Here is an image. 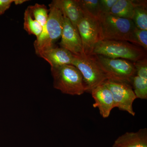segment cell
Masks as SVG:
<instances>
[{
    "instance_id": "cell-13",
    "label": "cell",
    "mask_w": 147,
    "mask_h": 147,
    "mask_svg": "<svg viewBox=\"0 0 147 147\" xmlns=\"http://www.w3.org/2000/svg\"><path fill=\"white\" fill-rule=\"evenodd\" d=\"M140 5H147V1L118 0L109 13L117 17L131 20L134 9Z\"/></svg>"
},
{
    "instance_id": "cell-11",
    "label": "cell",
    "mask_w": 147,
    "mask_h": 147,
    "mask_svg": "<svg viewBox=\"0 0 147 147\" xmlns=\"http://www.w3.org/2000/svg\"><path fill=\"white\" fill-rule=\"evenodd\" d=\"M37 55L47 61L51 67L71 65L74 58V55L61 47H52L42 51Z\"/></svg>"
},
{
    "instance_id": "cell-3",
    "label": "cell",
    "mask_w": 147,
    "mask_h": 147,
    "mask_svg": "<svg viewBox=\"0 0 147 147\" xmlns=\"http://www.w3.org/2000/svg\"><path fill=\"white\" fill-rule=\"evenodd\" d=\"M98 20L102 40H122L132 44L136 27L132 20L109 13H101Z\"/></svg>"
},
{
    "instance_id": "cell-6",
    "label": "cell",
    "mask_w": 147,
    "mask_h": 147,
    "mask_svg": "<svg viewBox=\"0 0 147 147\" xmlns=\"http://www.w3.org/2000/svg\"><path fill=\"white\" fill-rule=\"evenodd\" d=\"M98 63L108 79L131 84L136 75L134 63L121 59H113L94 55Z\"/></svg>"
},
{
    "instance_id": "cell-23",
    "label": "cell",
    "mask_w": 147,
    "mask_h": 147,
    "mask_svg": "<svg viewBox=\"0 0 147 147\" xmlns=\"http://www.w3.org/2000/svg\"><path fill=\"white\" fill-rule=\"evenodd\" d=\"M13 1L14 0H0V16L9 9Z\"/></svg>"
},
{
    "instance_id": "cell-19",
    "label": "cell",
    "mask_w": 147,
    "mask_h": 147,
    "mask_svg": "<svg viewBox=\"0 0 147 147\" xmlns=\"http://www.w3.org/2000/svg\"><path fill=\"white\" fill-rule=\"evenodd\" d=\"M137 98L147 99V80L135 75L131 84Z\"/></svg>"
},
{
    "instance_id": "cell-12",
    "label": "cell",
    "mask_w": 147,
    "mask_h": 147,
    "mask_svg": "<svg viewBox=\"0 0 147 147\" xmlns=\"http://www.w3.org/2000/svg\"><path fill=\"white\" fill-rule=\"evenodd\" d=\"M113 147H147V129L126 132L116 139Z\"/></svg>"
},
{
    "instance_id": "cell-7",
    "label": "cell",
    "mask_w": 147,
    "mask_h": 147,
    "mask_svg": "<svg viewBox=\"0 0 147 147\" xmlns=\"http://www.w3.org/2000/svg\"><path fill=\"white\" fill-rule=\"evenodd\" d=\"M104 84L112 93L115 108L135 116L133 103L137 98L131 84L111 79L107 80Z\"/></svg>"
},
{
    "instance_id": "cell-4",
    "label": "cell",
    "mask_w": 147,
    "mask_h": 147,
    "mask_svg": "<svg viewBox=\"0 0 147 147\" xmlns=\"http://www.w3.org/2000/svg\"><path fill=\"white\" fill-rule=\"evenodd\" d=\"M53 87L64 94L81 95L85 92L83 76L71 65L51 67Z\"/></svg>"
},
{
    "instance_id": "cell-24",
    "label": "cell",
    "mask_w": 147,
    "mask_h": 147,
    "mask_svg": "<svg viewBox=\"0 0 147 147\" xmlns=\"http://www.w3.org/2000/svg\"><path fill=\"white\" fill-rule=\"evenodd\" d=\"M27 1H27V0H14L13 3L16 5H20L22 4Z\"/></svg>"
},
{
    "instance_id": "cell-21",
    "label": "cell",
    "mask_w": 147,
    "mask_h": 147,
    "mask_svg": "<svg viewBox=\"0 0 147 147\" xmlns=\"http://www.w3.org/2000/svg\"><path fill=\"white\" fill-rule=\"evenodd\" d=\"M134 65L136 69V75L147 80V57L134 62Z\"/></svg>"
},
{
    "instance_id": "cell-10",
    "label": "cell",
    "mask_w": 147,
    "mask_h": 147,
    "mask_svg": "<svg viewBox=\"0 0 147 147\" xmlns=\"http://www.w3.org/2000/svg\"><path fill=\"white\" fill-rule=\"evenodd\" d=\"M91 94L95 101L93 104V107L98 108L102 117H108L111 111L115 108L113 95L110 90L103 84L94 88Z\"/></svg>"
},
{
    "instance_id": "cell-22",
    "label": "cell",
    "mask_w": 147,
    "mask_h": 147,
    "mask_svg": "<svg viewBox=\"0 0 147 147\" xmlns=\"http://www.w3.org/2000/svg\"><path fill=\"white\" fill-rule=\"evenodd\" d=\"M118 0H99L100 11L102 13H109Z\"/></svg>"
},
{
    "instance_id": "cell-15",
    "label": "cell",
    "mask_w": 147,
    "mask_h": 147,
    "mask_svg": "<svg viewBox=\"0 0 147 147\" xmlns=\"http://www.w3.org/2000/svg\"><path fill=\"white\" fill-rule=\"evenodd\" d=\"M84 16L98 19L101 14L99 0H76Z\"/></svg>"
},
{
    "instance_id": "cell-20",
    "label": "cell",
    "mask_w": 147,
    "mask_h": 147,
    "mask_svg": "<svg viewBox=\"0 0 147 147\" xmlns=\"http://www.w3.org/2000/svg\"><path fill=\"white\" fill-rule=\"evenodd\" d=\"M132 44L147 50V30L135 28L133 34Z\"/></svg>"
},
{
    "instance_id": "cell-9",
    "label": "cell",
    "mask_w": 147,
    "mask_h": 147,
    "mask_svg": "<svg viewBox=\"0 0 147 147\" xmlns=\"http://www.w3.org/2000/svg\"><path fill=\"white\" fill-rule=\"evenodd\" d=\"M64 18L63 29L60 45L75 56L84 55L82 39L78 29L73 26L68 18L64 16Z\"/></svg>"
},
{
    "instance_id": "cell-16",
    "label": "cell",
    "mask_w": 147,
    "mask_h": 147,
    "mask_svg": "<svg viewBox=\"0 0 147 147\" xmlns=\"http://www.w3.org/2000/svg\"><path fill=\"white\" fill-rule=\"evenodd\" d=\"M33 17L42 26V28L47 23L49 16V10L43 4L36 3L28 7Z\"/></svg>"
},
{
    "instance_id": "cell-2",
    "label": "cell",
    "mask_w": 147,
    "mask_h": 147,
    "mask_svg": "<svg viewBox=\"0 0 147 147\" xmlns=\"http://www.w3.org/2000/svg\"><path fill=\"white\" fill-rule=\"evenodd\" d=\"M92 55L124 59L134 63L147 57L146 51L143 48L122 40H100L95 46Z\"/></svg>"
},
{
    "instance_id": "cell-5",
    "label": "cell",
    "mask_w": 147,
    "mask_h": 147,
    "mask_svg": "<svg viewBox=\"0 0 147 147\" xmlns=\"http://www.w3.org/2000/svg\"><path fill=\"white\" fill-rule=\"evenodd\" d=\"M71 65L74 66L82 74L85 92H86L91 94L94 88L104 84L108 79L94 55H74Z\"/></svg>"
},
{
    "instance_id": "cell-1",
    "label": "cell",
    "mask_w": 147,
    "mask_h": 147,
    "mask_svg": "<svg viewBox=\"0 0 147 147\" xmlns=\"http://www.w3.org/2000/svg\"><path fill=\"white\" fill-rule=\"evenodd\" d=\"M49 13L47 23L40 36L34 43L36 55L44 50L54 47L55 42L61 37L64 25V16L57 0L49 4Z\"/></svg>"
},
{
    "instance_id": "cell-14",
    "label": "cell",
    "mask_w": 147,
    "mask_h": 147,
    "mask_svg": "<svg viewBox=\"0 0 147 147\" xmlns=\"http://www.w3.org/2000/svg\"><path fill=\"white\" fill-rule=\"evenodd\" d=\"M63 16L77 28V24L84 16L76 0H57Z\"/></svg>"
},
{
    "instance_id": "cell-8",
    "label": "cell",
    "mask_w": 147,
    "mask_h": 147,
    "mask_svg": "<svg viewBox=\"0 0 147 147\" xmlns=\"http://www.w3.org/2000/svg\"><path fill=\"white\" fill-rule=\"evenodd\" d=\"M77 28L82 39L84 55H92L96 45L102 40L98 19L84 15Z\"/></svg>"
},
{
    "instance_id": "cell-18",
    "label": "cell",
    "mask_w": 147,
    "mask_h": 147,
    "mask_svg": "<svg viewBox=\"0 0 147 147\" xmlns=\"http://www.w3.org/2000/svg\"><path fill=\"white\" fill-rule=\"evenodd\" d=\"M131 20L137 28L147 30V5L136 6Z\"/></svg>"
},
{
    "instance_id": "cell-17",
    "label": "cell",
    "mask_w": 147,
    "mask_h": 147,
    "mask_svg": "<svg viewBox=\"0 0 147 147\" xmlns=\"http://www.w3.org/2000/svg\"><path fill=\"white\" fill-rule=\"evenodd\" d=\"M24 28L29 34L35 36L36 38L42 30V26L32 17L28 8L24 12Z\"/></svg>"
}]
</instances>
